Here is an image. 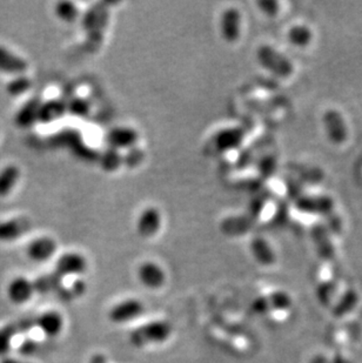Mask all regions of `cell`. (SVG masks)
Here are the masks:
<instances>
[{"label":"cell","mask_w":362,"mask_h":363,"mask_svg":"<svg viewBox=\"0 0 362 363\" xmlns=\"http://www.w3.org/2000/svg\"><path fill=\"white\" fill-rule=\"evenodd\" d=\"M172 330L171 323L167 321H152L132 330L130 342L137 348L150 345H160L171 337Z\"/></svg>","instance_id":"obj_1"},{"label":"cell","mask_w":362,"mask_h":363,"mask_svg":"<svg viewBox=\"0 0 362 363\" xmlns=\"http://www.w3.org/2000/svg\"><path fill=\"white\" fill-rule=\"evenodd\" d=\"M257 59L265 70L279 78L287 79L294 73V65L291 60L271 45H262L258 48Z\"/></svg>","instance_id":"obj_2"},{"label":"cell","mask_w":362,"mask_h":363,"mask_svg":"<svg viewBox=\"0 0 362 363\" xmlns=\"http://www.w3.org/2000/svg\"><path fill=\"white\" fill-rule=\"evenodd\" d=\"M322 125L329 142L335 146L345 144L348 139V127L344 115L338 110L329 108L322 115Z\"/></svg>","instance_id":"obj_3"},{"label":"cell","mask_w":362,"mask_h":363,"mask_svg":"<svg viewBox=\"0 0 362 363\" xmlns=\"http://www.w3.org/2000/svg\"><path fill=\"white\" fill-rule=\"evenodd\" d=\"M144 313V304L138 299H126L114 304L109 311V319L116 325L128 323Z\"/></svg>","instance_id":"obj_4"},{"label":"cell","mask_w":362,"mask_h":363,"mask_svg":"<svg viewBox=\"0 0 362 363\" xmlns=\"http://www.w3.org/2000/svg\"><path fill=\"white\" fill-rule=\"evenodd\" d=\"M87 269V261L80 253L68 252L60 255L56 262V273L63 276H79Z\"/></svg>","instance_id":"obj_5"},{"label":"cell","mask_w":362,"mask_h":363,"mask_svg":"<svg viewBox=\"0 0 362 363\" xmlns=\"http://www.w3.org/2000/svg\"><path fill=\"white\" fill-rule=\"evenodd\" d=\"M221 37L228 44H234L241 36V15L236 8H228L220 18Z\"/></svg>","instance_id":"obj_6"},{"label":"cell","mask_w":362,"mask_h":363,"mask_svg":"<svg viewBox=\"0 0 362 363\" xmlns=\"http://www.w3.org/2000/svg\"><path fill=\"white\" fill-rule=\"evenodd\" d=\"M245 139V131L240 127H227L213 137V145L219 152L226 153L239 149Z\"/></svg>","instance_id":"obj_7"},{"label":"cell","mask_w":362,"mask_h":363,"mask_svg":"<svg viewBox=\"0 0 362 363\" xmlns=\"http://www.w3.org/2000/svg\"><path fill=\"white\" fill-rule=\"evenodd\" d=\"M139 134L135 128L127 126L114 127L106 135V142L111 149L121 151V149H132L137 146L138 142Z\"/></svg>","instance_id":"obj_8"},{"label":"cell","mask_w":362,"mask_h":363,"mask_svg":"<svg viewBox=\"0 0 362 363\" xmlns=\"http://www.w3.org/2000/svg\"><path fill=\"white\" fill-rule=\"evenodd\" d=\"M139 281L142 286L149 289H159L166 282V274L163 268L158 263L152 261L142 262L137 271Z\"/></svg>","instance_id":"obj_9"},{"label":"cell","mask_w":362,"mask_h":363,"mask_svg":"<svg viewBox=\"0 0 362 363\" xmlns=\"http://www.w3.org/2000/svg\"><path fill=\"white\" fill-rule=\"evenodd\" d=\"M296 208L306 214L329 215L334 209V201L327 195L300 198Z\"/></svg>","instance_id":"obj_10"},{"label":"cell","mask_w":362,"mask_h":363,"mask_svg":"<svg viewBox=\"0 0 362 363\" xmlns=\"http://www.w3.org/2000/svg\"><path fill=\"white\" fill-rule=\"evenodd\" d=\"M56 251V242L52 237H41L31 241L27 249V254L32 261L44 262L51 259Z\"/></svg>","instance_id":"obj_11"},{"label":"cell","mask_w":362,"mask_h":363,"mask_svg":"<svg viewBox=\"0 0 362 363\" xmlns=\"http://www.w3.org/2000/svg\"><path fill=\"white\" fill-rule=\"evenodd\" d=\"M30 230L31 221L25 216L0 221V242L18 240Z\"/></svg>","instance_id":"obj_12"},{"label":"cell","mask_w":362,"mask_h":363,"mask_svg":"<svg viewBox=\"0 0 362 363\" xmlns=\"http://www.w3.org/2000/svg\"><path fill=\"white\" fill-rule=\"evenodd\" d=\"M161 214L156 207H149L139 215L137 230L142 237H152L160 230Z\"/></svg>","instance_id":"obj_13"},{"label":"cell","mask_w":362,"mask_h":363,"mask_svg":"<svg viewBox=\"0 0 362 363\" xmlns=\"http://www.w3.org/2000/svg\"><path fill=\"white\" fill-rule=\"evenodd\" d=\"M310 237L313 240L317 254L322 259L327 261L334 259L335 249L333 246L329 230L324 225H315L310 230Z\"/></svg>","instance_id":"obj_14"},{"label":"cell","mask_w":362,"mask_h":363,"mask_svg":"<svg viewBox=\"0 0 362 363\" xmlns=\"http://www.w3.org/2000/svg\"><path fill=\"white\" fill-rule=\"evenodd\" d=\"M33 282L25 276H17L8 286V297L15 304H27L33 297Z\"/></svg>","instance_id":"obj_15"},{"label":"cell","mask_w":362,"mask_h":363,"mask_svg":"<svg viewBox=\"0 0 362 363\" xmlns=\"http://www.w3.org/2000/svg\"><path fill=\"white\" fill-rule=\"evenodd\" d=\"M34 326H37L46 336L56 337L63 332L65 321L58 311H47L34 319Z\"/></svg>","instance_id":"obj_16"},{"label":"cell","mask_w":362,"mask_h":363,"mask_svg":"<svg viewBox=\"0 0 362 363\" xmlns=\"http://www.w3.org/2000/svg\"><path fill=\"white\" fill-rule=\"evenodd\" d=\"M29 68L27 60L12 52L4 46H0V72L6 75H24Z\"/></svg>","instance_id":"obj_17"},{"label":"cell","mask_w":362,"mask_h":363,"mask_svg":"<svg viewBox=\"0 0 362 363\" xmlns=\"http://www.w3.org/2000/svg\"><path fill=\"white\" fill-rule=\"evenodd\" d=\"M40 104L41 101L37 98L27 101L15 113V125L20 128H30L34 124H37Z\"/></svg>","instance_id":"obj_18"},{"label":"cell","mask_w":362,"mask_h":363,"mask_svg":"<svg viewBox=\"0 0 362 363\" xmlns=\"http://www.w3.org/2000/svg\"><path fill=\"white\" fill-rule=\"evenodd\" d=\"M68 113L66 103L60 99H51V101L41 103L39 108V117L38 123L51 124L56 120L63 118Z\"/></svg>","instance_id":"obj_19"},{"label":"cell","mask_w":362,"mask_h":363,"mask_svg":"<svg viewBox=\"0 0 362 363\" xmlns=\"http://www.w3.org/2000/svg\"><path fill=\"white\" fill-rule=\"evenodd\" d=\"M291 306V297H288L286 293H278L271 294L269 297H260L258 300L254 301L253 311L255 313H266L269 309H287Z\"/></svg>","instance_id":"obj_20"},{"label":"cell","mask_w":362,"mask_h":363,"mask_svg":"<svg viewBox=\"0 0 362 363\" xmlns=\"http://www.w3.org/2000/svg\"><path fill=\"white\" fill-rule=\"evenodd\" d=\"M250 253L257 262L262 266H272L276 262V253L273 251L272 246L269 245V241L262 237H254L250 241Z\"/></svg>","instance_id":"obj_21"},{"label":"cell","mask_w":362,"mask_h":363,"mask_svg":"<svg viewBox=\"0 0 362 363\" xmlns=\"http://www.w3.org/2000/svg\"><path fill=\"white\" fill-rule=\"evenodd\" d=\"M254 216H229L221 223V232L228 237H240L252 228Z\"/></svg>","instance_id":"obj_22"},{"label":"cell","mask_w":362,"mask_h":363,"mask_svg":"<svg viewBox=\"0 0 362 363\" xmlns=\"http://www.w3.org/2000/svg\"><path fill=\"white\" fill-rule=\"evenodd\" d=\"M20 178V170L15 165H8L0 171V197H6L13 191Z\"/></svg>","instance_id":"obj_23"},{"label":"cell","mask_w":362,"mask_h":363,"mask_svg":"<svg viewBox=\"0 0 362 363\" xmlns=\"http://www.w3.org/2000/svg\"><path fill=\"white\" fill-rule=\"evenodd\" d=\"M287 40L295 47H306L313 40V32L303 24H296L288 30Z\"/></svg>","instance_id":"obj_24"},{"label":"cell","mask_w":362,"mask_h":363,"mask_svg":"<svg viewBox=\"0 0 362 363\" xmlns=\"http://www.w3.org/2000/svg\"><path fill=\"white\" fill-rule=\"evenodd\" d=\"M54 13L61 22H68V24L77 22L79 15H80L78 6L75 3L68 1V0H63V1L56 3V6H54Z\"/></svg>","instance_id":"obj_25"},{"label":"cell","mask_w":362,"mask_h":363,"mask_svg":"<svg viewBox=\"0 0 362 363\" xmlns=\"http://www.w3.org/2000/svg\"><path fill=\"white\" fill-rule=\"evenodd\" d=\"M60 280L61 278L56 273L40 276L33 282L34 292L41 294L52 293L54 290L59 292L61 288Z\"/></svg>","instance_id":"obj_26"},{"label":"cell","mask_w":362,"mask_h":363,"mask_svg":"<svg viewBox=\"0 0 362 363\" xmlns=\"http://www.w3.org/2000/svg\"><path fill=\"white\" fill-rule=\"evenodd\" d=\"M99 163H100L101 168L104 171H118L120 166L123 165V154L120 153V151L109 147L105 152L101 153Z\"/></svg>","instance_id":"obj_27"},{"label":"cell","mask_w":362,"mask_h":363,"mask_svg":"<svg viewBox=\"0 0 362 363\" xmlns=\"http://www.w3.org/2000/svg\"><path fill=\"white\" fill-rule=\"evenodd\" d=\"M32 87V82L27 75H15L11 82L6 86V91L12 96H20L30 91Z\"/></svg>","instance_id":"obj_28"},{"label":"cell","mask_w":362,"mask_h":363,"mask_svg":"<svg viewBox=\"0 0 362 363\" xmlns=\"http://www.w3.org/2000/svg\"><path fill=\"white\" fill-rule=\"evenodd\" d=\"M356 304H358V294L355 293L354 290H348L339 304H336V307L334 308V316H346L354 309Z\"/></svg>","instance_id":"obj_29"},{"label":"cell","mask_w":362,"mask_h":363,"mask_svg":"<svg viewBox=\"0 0 362 363\" xmlns=\"http://www.w3.org/2000/svg\"><path fill=\"white\" fill-rule=\"evenodd\" d=\"M68 113H71L75 117H86L90 114L91 104L90 101L82 98V96H75L73 99L66 103Z\"/></svg>","instance_id":"obj_30"},{"label":"cell","mask_w":362,"mask_h":363,"mask_svg":"<svg viewBox=\"0 0 362 363\" xmlns=\"http://www.w3.org/2000/svg\"><path fill=\"white\" fill-rule=\"evenodd\" d=\"M19 333L17 323H12L8 326L0 328V355H5L11 348V342L13 337Z\"/></svg>","instance_id":"obj_31"},{"label":"cell","mask_w":362,"mask_h":363,"mask_svg":"<svg viewBox=\"0 0 362 363\" xmlns=\"http://www.w3.org/2000/svg\"><path fill=\"white\" fill-rule=\"evenodd\" d=\"M145 159V153L138 146L127 149L126 153L123 154V165L133 168L140 165Z\"/></svg>","instance_id":"obj_32"},{"label":"cell","mask_w":362,"mask_h":363,"mask_svg":"<svg viewBox=\"0 0 362 363\" xmlns=\"http://www.w3.org/2000/svg\"><path fill=\"white\" fill-rule=\"evenodd\" d=\"M259 10L267 17H276L280 12V4L276 0H260L257 3Z\"/></svg>","instance_id":"obj_33"},{"label":"cell","mask_w":362,"mask_h":363,"mask_svg":"<svg viewBox=\"0 0 362 363\" xmlns=\"http://www.w3.org/2000/svg\"><path fill=\"white\" fill-rule=\"evenodd\" d=\"M333 288L332 283H329V285H322L320 286V288H319V297H320V302L322 304H329V300L332 299Z\"/></svg>","instance_id":"obj_34"},{"label":"cell","mask_w":362,"mask_h":363,"mask_svg":"<svg viewBox=\"0 0 362 363\" xmlns=\"http://www.w3.org/2000/svg\"><path fill=\"white\" fill-rule=\"evenodd\" d=\"M70 292H71L72 297H82V294L86 292V285H85V282L75 281L72 286L71 288H70Z\"/></svg>","instance_id":"obj_35"},{"label":"cell","mask_w":362,"mask_h":363,"mask_svg":"<svg viewBox=\"0 0 362 363\" xmlns=\"http://www.w3.org/2000/svg\"><path fill=\"white\" fill-rule=\"evenodd\" d=\"M36 349H37L36 342L32 341V340H29V341H25L22 343V346L19 347V352L24 354V355H30Z\"/></svg>","instance_id":"obj_36"},{"label":"cell","mask_w":362,"mask_h":363,"mask_svg":"<svg viewBox=\"0 0 362 363\" xmlns=\"http://www.w3.org/2000/svg\"><path fill=\"white\" fill-rule=\"evenodd\" d=\"M0 363H30L27 361H22V360L15 359V357H4L0 361Z\"/></svg>","instance_id":"obj_37"},{"label":"cell","mask_w":362,"mask_h":363,"mask_svg":"<svg viewBox=\"0 0 362 363\" xmlns=\"http://www.w3.org/2000/svg\"><path fill=\"white\" fill-rule=\"evenodd\" d=\"M91 363H106V359H105L104 356L96 355L93 356Z\"/></svg>","instance_id":"obj_38"},{"label":"cell","mask_w":362,"mask_h":363,"mask_svg":"<svg viewBox=\"0 0 362 363\" xmlns=\"http://www.w3.org/2000/svg\"><path fill=\"white\" fill-rule=\"evenodd\" d=\"M333 363H348V362H347V361H346V360L342 359V357H341V356H338V357H335V359H334V361H333Z\"/></svg>","instance_id":"obj_39"}]
</instances>
